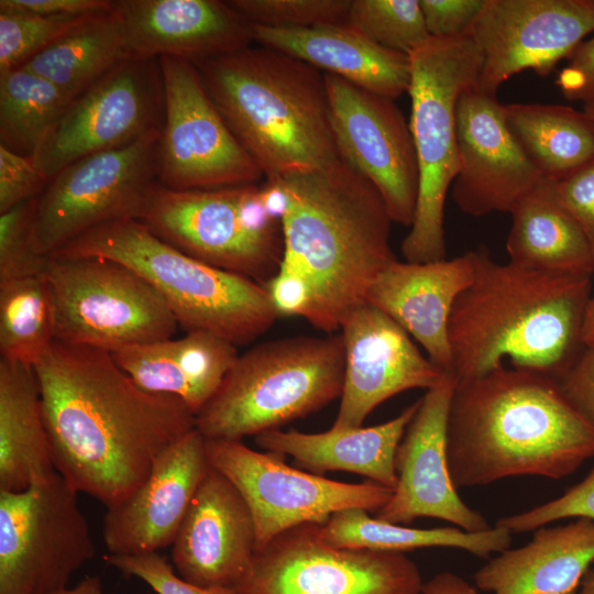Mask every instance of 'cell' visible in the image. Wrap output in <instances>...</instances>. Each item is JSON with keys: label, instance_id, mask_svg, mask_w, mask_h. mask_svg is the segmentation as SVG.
I'll return each instance as SVG.
<instances>
[{"label": "cell", "instance_id": "6da1fadb", "mask_svg": "<svg viewBox=\"0 0 594 594\" xmlns=\"http://www.w3.org/2000/svg\"><path fill=\"white\" fill-rule=\"evenodd\" d=\"M34 370L55 471L107 509L196 428L179 397L143 391L107 351L55 341Z\"/></svg>", "mask_w": 594, "mask_h": 594}, {"label": "cell", "instance_id": "7a4b0ae2", "mask_svg": "<svg viewBox=\"0 0 594 594\" xmlns=\"http://www.w3.org/2000/svg\"><path fill=\"white\" fill-rule=\"evenodd\" d=\"M272 182L280 194L284 255L266 285L279 316H298L327 334L366 302L396 261L393 222L377 188L342 158Z\"/></svg>", "mask_w": 594, "mask_h": 594}, {"label": "cell", "instance_id": "3957f363", "mask_svg": "<svg viewBox=\"0 0 594 594\" xmlns=\"http://www.w3.org/2000/svg\"><path fill=\"white\" fill-rule=\"evenodd\" d=\"M594 457V425L557 378L505 365L455 384L447 459L457 487L514 476L560 480Z\"/></svg>", "mask_w": 594, "mask_h": 594}, {"label": "cell", "instance_id": "277c9868", "mask_svg": "<svg viewBox=\"0 0 594 594\" xmlns=\"http://www.w3.org/2000/svg\"><path fill=\"white\" fill-rule=\"evenodd\" d=\"M472 283L448 326L455 384L504 365L561 378L585 348L582 323L591 274L536 271L496 263L481 245Z\"/></svg>", "mask_w": 594, "mask_h": 594}, {"label": "cell", "instance_id": "5b68a950", "mask_svg": "<svg viewBox=\"0 0 594 594\" xmlns=\"http://www.w3.org/2000/svg\"><path fill=\"white\" fill-rule=\"evenodd\" d=\"M195 65L264 179L319 169L340 158L319 69L262 45Z\"/></svg>", "mask_w": 594, "mask_h": 594}, {"label": "cell", "instance_id": "8992f818", "mask_svg": "<svg viewBox=\"0 0 594 594\" xmlns=\"http://www.w3.org/2000/svg\"><path fill=\"white\" fill-rule=\"evenodd\" d=\"M55 253L101 256L130 267L154 287L186 332L204 330L243 345L279 317L264 285L182 252L136 219L96 227Z\"/></svg>", "mask_w": 594, "mask_h": 594}, {"label": "cell", "instance_id": "52a82bcc", "mask_svg": "<svg viewBox=\"0 0 594 594\" xmlns=\"http://www.w3.org/2000/svg\"><path fill=\"white\" fill-rule=\"evenodd\" d=\"M344 364L341 333L260 343L238 355L196 429L227 440L279 429L341 397Z\"/></svg>", "mask_w": 594, "mask_h": 594}, {"label": "cell", "instance_id": "ba28073f", "mask_svg": "<svg viewBox=\"0 0 594 594\" xmlns=\"http://www.w3.org/2000/svg\"><path fill=\"white\" fill-rule=\"evenodd\" d=\"M408 58L409 128L419 190L414 222L400 249L405 261L426 263L446 258L444 204L459 172L457 106L465 90L477 87L482 55L465 34L430 36Z\"/></svg>", "mask_w": 594, "mask_h": 594}, {"label": "cell", "instance_id": "9c48e42d", "mask_svg": "<svg viewBox=\"0 0 594 594\" xmlns=\"http://www.w3.org/2000/svg\"><path fill=\"white\" fill-rule=\"evenodd\" d=\"M138 220L182 252L264 286L283 261L282 221L263 182L194 190L157 184Z\"/></svg>", "mask_w": 594, "mask_h": 594}, {"label": "cell", "instance_id": "30bf717a", "mask_svg": "<svg viewBox=\"0 0 594 594\" xmlns=\"http://www.w3.org/2000/svg\"><path fill=\"white\" fill-rule=\"evenodd\" d=\"M55 341L114 351L173 338L178 323L136 272L101 256L50 255Z\"/></svg>", "mask_w": 594, "mask_h": 594}, {"label": "cell", "instance_id": "8fae6325", "mask_svg": "<svg viewBox=\"0 0 594 594\" xmlns=\"http://www.w3.org/2000/svg\"><path fill=\"white\" fill-rule=\"evenodd\" d=\"M78 494L54 472L0 491V594H53L96 554Z\"/></svg>", "mask_w": 594, "mask_h": 594}, {"label": "cell", "instance_id": "7c38bea8", "mask_svg": "<svg viewBox=\"0 0 594 594\" xmlns=\"http://www.w3.org/2000/svg\"><path fill=\"white\" fill-rule=\"evenodd\" d=\"M161 130L134 143L79 158L55 174L37 197L34 237L50 256L101 224L139 219L158 184Z\"/></svg>", "mask_w": 594, "mask_h": 594}, {"label": "cell", "instance_id": "4fadbf2b", "mask_svg": "<svg viewBox=\"0 0 594 594\" xmlns=\"http://www.w3.org/2000/svg\"><path fill=\"white\" fill-rule=\"evenodd\" d=\"M206 452L209 464L235 486L250 508L255 552L292 528L323 525L342 509L378 510L393 495V490L371 481L344 483L298 470L283 455L258 452L241 440L206 439Z\"/></svg>", "mask_w": 594, "mask_h": 594}, {"label": "cell", "instance_id": "5bb4252c", "mask_svg": "<svg viewBox=\"0 0 594 594\" xmlns=\"http://www.w3.org/2000/svg\"><path fill=\"white\" fill-rule=\"evenodd\" d=\"M158 64L164 95L158 184L194 190L262 183V170L215 106L196 65L172 56Z\"/></svg>", "mask_w": 594, "mask_h": 594}, {"label": "cell", "instance_id": "9a60e30c", "mask_svg": "<svg viewBox=\"0 0 594 594\" xmlns=\"http://www.w3.org/2000/svg\"><path fill=\"white\" fill-rule=\"evenodd\" d=\"M320 526H297L256 551L238 594H421V573L404 552L336 548Z\"/></svg>", "mask_w": 594, "mask_h": 594}, {"label": "cell", "instance_id": "2e32d148", "mask_svg": "<svg viewBox=\"0 0 594 594\" xmlns=\"http://www.w3.org/2000/svg\"><path fill=\"white\" fill-rule=\"evenodd\" d=\"M163 114L158 59L129 58L72 101L31 158L51 179L79 158L161 130Z\"/></svg>", "mask_w": 594, "mask_h": 594}, {"label": "cell", "instance_id": "e0dca14e", "mask_svg": "<svg viewBox=\"0 0 594 594\" xmlns=\"http://www.w3.org/2000/svg\"><path fill=\"white\" fill-rule=\"evenodd\" d=\"M323 74L340 158L377 188L393 222L410 228L419 168L409 122L394 99Z\"/></svg>", "mask_w": 594, "mask_h": 594}, {"label": "cell", "instance_id": "ac0fdd59", "mask_svg": "<svg viewBox=\"0 0 594 594\" xmlns=\"http://www.w3.org/2000/svg\"><path fill=\"white\" fill-rule=\"evenodd\" d=\"M594 31V0H484L468 31L479 47L477 88L496 96L526 69L546 77Z\"/></svg>", "mask_w": 594, "mask_h": 594}, {"label": "cell", "instance_id": "d6986e66", "mask_svg": "<svg viewBox=\"0 0 594 594\" xmlns=\"http://www.w3.org/2000/svg\"><path fill=\"white\" fill-rule=\"evenodd\" d=\"M455 388L446 374L418 399L395 455L397 484L391 499L377 510L383 521L409 525L415 519H441L469 532L492 528L486 518L458 494L448 468L447 426Z\"/></svg>", "mask_w": 594, "mask_h": 594}, {"label": "cell", "instance_id": "ffe728a7", "mask_svg": "<svg viewBox=\"0 0 594 594\" xmlns=\"http://www.w3.org/2000/svg\"><path fill=\"white\" fill-rule=\"evenodd\" d=\"M340 330L345 364L333 430L360 428L383 402L408 389H429L448 374L422 355L397 322L367 301L349 314Z\"/></svg>", "mask_w": 594, "mask_h": 594}, {"label": "cell", "instance_id": "44dd1931", "mask_svg": "<svg viewBox=\"0 0 594 594\" xmlns=\"http://www.w3.org/2000/svg\"><path fill=\"white\" fill-rule=\"evenodd\" d=\"M457 140L459 172L452 198L464 213L510 212L544 177L510 132L506 107L477 87L458 101Z\"/></svg>", "mask_w": 594, "mask_h": 594}, {"label": "cell", "instance_id": "7402d4cb", "mask_svg": "<svg viewBox=\"0 0 594 594\" xmlns=\"http://www.w3.org/2000/svg\"><path fill=\"white\" fill-rule=\"evenodd\" d=\"M209 469L206 439L195 428L156 459L129 497L107 509L102 537L108 554L141 556L172 546Z\"/></svg>", "mask_w": 594, "mask_h": 594}, {"label": "cell", "instance_id": "603a6c76", "mask_svg": "<svg viewBox=\"0 0 594 594\" xmlns=\"http://www.w3.org/2000/svg\"><path fill=\"white\" fill-rule=\"evenodd\" d=\"M254 556L250 508L235 486L210 465L172 543L173 568L198 586L235 587Z\"/></svg>", "mask_w": 594, "mask_h": 594}, {"label": "cell", "instance_id": "cb8c5ba5", "mask_svg": "<svg viewBox=\"0 0 594 594\" xmlns=\"http://www.w3.org/2000/svg\"><path fill=\"white\" fill-rule=\"evenodd\" d=\"M128 58L172 56L194 64L243 50L252 25L228 1H117Z\"/></svg>", "mask_w": 594, "mask_h": 594}, {"label": "cell", "instance_id": "d4e9b609", "mask_svg": "<svg viewBox=\"0 0 594 594\" xmlns=\"http://www.w3.org/2000/svg\"><path fill=\"white\" fill-rule=\"evenodd\" d=\"M474 273L473 250L450 260L426 263L396 260L375 278L366 301L397 322L421 344L437 366L451 374L449 319Z\"/></svg>", "mask_w": 594, "mask_h": 594}, {"label": "cell", "instance_id": "484cf974", "mask_svg": "<svg viewBox=\"0 0 594 594\" xmlns=\"http://www.w3.org/2000/svg\"><path fill=\"white\" fill-rule=\"evenodd\" d=\"M252 30L254 42L260 45L363 89L394 100L408 92V55L381 46L349 22L310 29L252 25Z\"/></svg>", "mask_w": 594, "mask_h": 594}, {"label": "cell", "instance_id": "4316f807", "mask_svg": "<svg viewBox=\"0 0 594 594\" xmlns=\"http://www.w3.org/2000/svg\"><path fill=\"white\" fill-rule=\"evenodd\" d=\"M594 563V521L540 527L527 544L492 558L473 575L493 594H572Z\"/></svg>", "mask_w": 594, "mask_h": 594}, {"label": "cell", "instance_id": "83f0119b", "mask_svg": "<svg viewBox=\"0 0 594 594\" xmlns=\"http://www.w3.org/2000/svg\"><path fill=\"white\" fill-rule=\"evenodd\" d=\"M143 391L179 397L196 414L212 398L238 358L237 345L204 330L111 353Z\"/></svg>", "mask_w": 594, "mask_h": 594}, {"label": "cell", "instance_id": "f1b7e54d", "mask_svg": "<svg viewBox=\"0 0 594 594\" xmlns=\"http://www.w3.org/2000/svg\"><path fill=\"white\" fill-rule=\"evenodd\" d=\"M419 400L395 418L367 428L305 433L279 429L256 437L260 448L290 455L306 471L322 475L328 471H348L394 491L397 484L395 455Z\"/></svg>", "mask_w": 594, "mask_h": 594}, {"label": "cell", "instance_id": "f546056e", "mask_svg": "<svg viewBox=\"0 0 594 594\" xmlns=\"http://www.w3.org/2000/svg\"><path fill=\"white\" fill-rule=\"evenodd\" d=\"M506 241L509 263L566 274H593L594 254L582 229L560 201L554 179L543 177L513 207Z\"/></svg>", "mask_w": 594, "mask_h": 594}, {"label": "cell", "instance_id": "4dcf8cb0", "mask_svg": "<svg viewBox=\"0 0 594 594\" xmlns=\"http://www.w3.org/2000/svg\"><path fill=\"white\" fill-rule=\"evenodd\" d=\"M54 472L35 370L0 359V491L26 490Z\"/></svg>", "mask_w": 594, "mask_h": 594}, {"label": "cell", "instance_id": "1f68e13d", "mask_svg": "<svg viewBox=\"0 0 594 594\" xmlns=\"http://www.w3.org/2000/svg\"><path fill=\"white\" fill-rule=\"evenodd\" d=\"M322 539L336 548L405 552L420 548L444 547L465 550L480 558L509 549L512 532L494 526L481 532L457 527L419 529L373 518L363 508L334 513L320 526Z\"/></svg>", "mask_w": 594, "mask_h": 594}, {"label": "cell", "instance_id": "d6a6232c", "mask_svg": "<svg viewBox=\"0 0 594 594\" xmlns=\"http://www.w3.org/2000/svg\"><path fill=\"white\" fill-rule=\"evenodd\" d=\"M505 107L510 132L544 177L562 178L594 160V120L583 110L542 103Z\"/></svg>", "mask_w": 594, "mask_h": 594}, {"label": "cell", "instance_id": "836d02e7", "mask_svg": "<svg viewBox=\"0 0 594 594\" xmlns=\"http://www.w3.org/2000/svg\"><path fill=\"white\" fill-rule=\"evenodd\" d=\"M114 9L62 36L22 67L76 98L121 62L129 59Z\"/></svg>", "mask_w": 594, "mask_h": 594}, {"label": "cell", "instance_id": "e575fe53", "mask_svg": "<svg viewBox=\"0 0 594 594\" xmlns=\"http://www.w3.org/2000/svg\"><path fill=\"white\" fill-rule=\"evenodd\" d=\"M74 99L25 67L0 73V144L31 157Z\"/></svg>", "mask_w": 594, "mask_h": 594}, {"label": "cell", "instance_id": "d590c367", "mask_svg": "<svg viewBox=\"0 0 594 594\" xmlns=\"http://www.w3.org/2000/svg\"><path fill=\"white\" fill-rule=\"evenodd\" d=\"M54 342L44 274L0 282V359L34 367Z\"/></svg>", "mask_w": 594, "mask_h": 594}, {"label": "cell", "instance_id": "8d00e7d4", "mask_svg": "<svg viewBox=\"0 0 594 594\" xmlns=\"http://www.w3.org/2000/svg\"><path fill=\"white\" fill-rule=\"evenodd\" d=\"M348 22L381 46L406 55L430 37L419 0H352Z\"/></svg>", "mask_w": 594, "mask_h": 594}, {"label": "cell", "instance_id": "74e56055", "mask_svg": "<svg viewBox=\"0 0 594 594\" xmlns=\"http://www.w3.org/2000/svg\"><path fill=\"white\" fill-rule=\"evenodd\" d=\"M100 15L53 16L0 12V73L24 66L55 41Z\"/></svg>", "mask_w": 594, "mask_h": 594}, {"label": "cell", "instance_id": "f35d334b", "mask_svg": "<svg viewBox=\"0 0 594 594\" xmlns=\"http://www.w3.org/2000/svg\"><path fill=\"white\" fill-rule=\"evenodd\" d=\"M352 0H230L251 25L310 29L348 22Z\"/></svg>", "mask_w": 594, "mask_h": 594}, {"label": "cell", "instance_id": "ab89813d", "mask_svg": "<svg viewBox=\"0 0 594 594\" xmlns=\"http://www.w3.org/2000/svg\"><path fill=\"white\" fill-rule=\"evenodd\" d=\"M37 197L0 213V282L44 274L50 256L35 242Z\"/></svg>", "mask_w": 594, "mask_h": 594}, {"label": "cell", "instance_id": "60d3db41", "mask_svg": "<svg viewBox=\"0 0 594 594\" xmlns=\"http://www.w3.org/2000/svg\"><path fill=\"white\" fill-rule=\"evenodd\" d=\"M564 518H586L594 521V469L560 497L529 510L499 518L495 526L512 534L527 532Z\"/></svg>", "mask_w": 594, "mask_h": 594}, {"label": "cell", "instance_id": "b9f144b4", "mask_svg": "<svg viewBox=\"0 0 594 594\" xmlns=\"http://www.w3.org/2000/svg\"><path fill=\"white\" fill-rule=\"evenodd\" d=\"M108 564L147 584L156 594H238L233 586L202 587L183 580L158 552L106 557Z\"/></svg>", "mask_w": 594, "mask_h": 594}, {"label": "cell", "instance_id": "7bdbcfd3", "mask_svg": "<svg viewBox=\"0 0 594 594\" xmlns=\"http://www.w3.org/2000/svg\"><path fill=\"white\" fill-rule=\"evenodd\" d=\"M48 180L30 156L0 144V213L38 197Z\"/></svg>", "mask_w": 594, "mask_h": 594}, {"label": "cell", "instance_id": "ee69618b", "mask_svg": "<svg viewBox=\"0 0 594 594\" xmlns=\"http://www.w3.org/2000/svg\"><path fill=\"white\" fill-rule=\"evenodd\" d=\"M557 195L585 234L594 254V160L554 179Z\"/></svg>", "mask_w": 594, "mask_h": 594}, {"label": "cell", "instance_id": "f6af8a7d", "mask_svg": "<svg viewBox=\"0 0 594 594\" xmlns=\"http://www.w3.org/2000/svg\"><path fill=\"white\" fill-rule=\"evenodd\" d=\"M430 36L465 35L479 15L484 0H419Z\"/></svg>", "mask_w": 594, "mask_h": 594}, {"label": "cell", "instance_id": "bcb514c9", "mask_svg": "<svg viewBox=\"0 0 594 594\" xmlns=\"http://www.w3.org/2000/svg\"><path fill=\"white\" fill-rule=\"evenodd\" d=\"M556 85L571 101H580L583 106L594 102V31L568 57Z\"/></svg>", "mask_w": 594, "mask_h": 594}, {"label": "cell", "instance_id": "7dc6e473", "mask_svg": "<svg viewBox=\"0 0 594 594\" xmlns=\"http://www.w3.org/2000/svg\"><path fill=\"white\" fill-rule=\"evenodd\" d=\"M558 382L571 404L594 425V346H585Z\"/></svg>", "mask_w": 594, "mask_h": 594}, {"label": "cell", "instance_id": "c3c4849f", "mask_svg": "<svg viewBox=\"0 0 594 594\" xmlns=\"http://www.w3.org/2000/svg\"><path fill=\"white\" fill-rule=\"evenodd\" d=\"M117 1L110 0H0V12H21L38 15L67 16L103 14L113 11Z\"/></svg>", "mask_w": 594, "mask_h": 594}, {"label": "cell", "instance_id": "681fc988", "mask_svg": "<svg viewBox=\"0 0 594 594\" xmlns=\"http://www.w3.org/2000/svg\"><path fill=\"white\" fill-rule=\"evenodd\" d=\"M421 594H479L477 588L472 586L460 575L444 571L437 573L424 583Z\"/></svg>", "mask_w": 594, "mask_h": 594}, {"label": "cell", "instance_id": "f907efd6", "mask_svg": "<svg viewBox=\"0 0 594 594\" xmlns=\"http://www.w3.org/2000/svg\"><path fill=\"white\" fill-rule=\"evenodd\" d=\"M593 288L590 296L582 323V342L584 346H594V272L592 274Z\"/></svg>", "mask_w": 594, "mask_h": 594}, {"label": "cell", "instance_id": "816d5d0a", "mask_svg": "<svg viewBox=\"0 0 594 594\" xmlns=\"http://www.w3.org/2000/svg\"><path fill=\"white\" fill-rule=\"evenodd\" d=\"M53 594H103V587L100 578L86 576L74 587H66Z\"/></svg>", "mask_w": 594, "mask_h": 594}, {"label": "cell", "instance_id": "f5cc1de1", "mask_svg": "<svg viewBox=\"0 0 594 594\" xmlns=\"http://www.w3.org/2000/svg\"><path fill=\"white\" fill-rule=\"evenodd\" d=\"M572 594H594V566L587 571L579 587Z\"/></svg>", "mask_w": 594, "mask_h": 594}, {"label": "cell", "instance_id": "db71d44e", "mask_svg": "<svg viewBox=\"0 0 594 594\" xmlns=\"http://www.w3.org/2000/svg\"><path fill=\"white\" fill-rule=\"evenodd\" d=\"M583 111L594 120V102L584 105Z\"/></svg>", "mask_w": 594, "mask_h": 594}]
</instances>
